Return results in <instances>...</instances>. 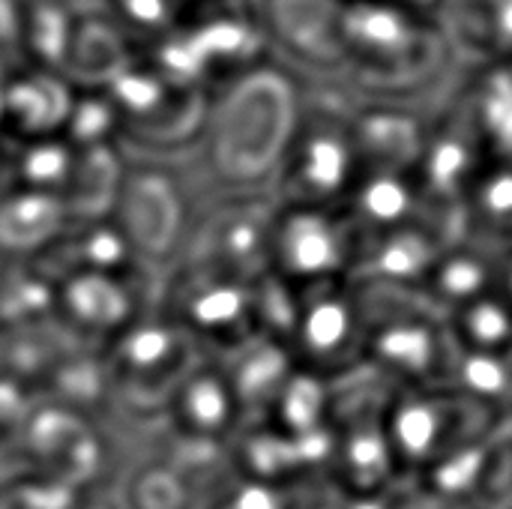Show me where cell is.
<instances>
[{
  "instance_id": "52a82bcc",
  "label": "cell",
  "mask_w": 512,
  "mask_h": 509,
  "mask_svg": "<svg viewBox=\"0 0 512 509\" xmlns=\"http://www.w3.org/2000/svg\"><path fill=\"white\" fill-rule=\"evenodd\" d=\"M294 363L336 381L366 366V309L357 282H330L300 291L297 321L288 336Z\"/></svg>"
},
{
  "instance_id": "30bf717a",
  "label": "cell",
  "mask_w": 512,
  "mask_h": 509,
  "mask_svg": "<svg viewBox=\"0 0 512 509\" xmlns=\"http://www.w3.org/2000/svg\"><path fill=\"white\" fill-rule=\"evenodd\" d=\"M447 243L450 240L420 216L399 228L363 237L351 282L372 285V288L423 291Z\"/></svg>"
},
{
  "instance_id": "2e32d148",
  "label": "cell",
  "mask_w": 512,
  "mask_h": 509,
  "mask_svg": "<svg viewBox=\"0 0 512 509\" xmlns=\"http://www.w3.org/2000/svg\"><path fill=\"white\" fill-rule=\"evenodd\" d=\"M465 234L492 246H512V165L489 159L465 201Z\"/></svg>"
},
{
  "instance_id": "ba28073f",
  "label": "cell",
  "mask_w": 512,
  "mask_h": 509,
  "mask_svg": "<svg viewBox=\"0 0 512 509\" xmlns=\"http://www.w3.org/2000/svg\"><path fill=\"white\" fill-rule=\"evenodd\" d=\"M342 6L345 0H261L267 45L279 48L288 69L306 81L336 84Z\"/></svg>"
},
{
  "instance_id": "7c38bea8",
  "label": "cell",
  "mask_w": 512,
  "mask_h": 509,
  "mask_svg": "<svg viewBox=\"0 0 512 509\" xmlns=\"http://www.w3.org/2000/svg\"><path fill=\"white\" fill-rule=\"evenodd\" d=\"M501 258L504 249L492 246L486 240L477 237H459L453 243L444 246L441 258L435 261L426 285H423V297L444 315H453L456 309H462L465 303L489 294L498 288L501 282Z\"/></svg>"
},
{
  "instance_id": "ffe728a7",
  "label": "cell",
  "mask_w": 512,
  "mask_h": 509,
  "mask_svg": "<svg viewBox=\"0 0 512 509\" xmlns=\"http://www.w3.org/2000/svg\"><path fill=\"white\" fill-rule=\"evenodd\" d=\"M510 432H512V423H510Z\"/></svg>"
},
{
  "instance_id": "9c48e42d",
  "label": "cell",
  "mask_w": 512,
  "mask_h": 509,
  "mask_svg": "<svg viewBox=\"0 0 512 509\" xmlns=\"http://www.w3.org/2000/svg\"><path fill=\"white\" fill-rule=\"evenodd\" d=\"M276 213L279 201L273 192L255 189L234 195L210 222L201 267L243 282H261L264 276H270Z\"/></svg>"
},
{
  "instance_id": "4fadbf2b",
  "label": "cell",
  "mask_w": 512,
  "mask_h": 509,
  "mask_svg": "<svg viewBox=\"0 0 512 509\" xmlns=\"http://www.w3.org/2000/svg\"><path fill=\"white\" fill-rule=\"evenodd\" d=\"M348 216L363 237L399 228L420 216V186L414 171L363 168L348 201Z\"/></svg>"
},
{
  "instance_id": "5bb4252c",
  "label": "cell",
  "mask_w": 512,
  "mask_h": 509,
  "mask_svg": "<svg viewBox=\"0 0 512 509\" xmlns=\"http://www.w3.org/2000/svg\"><path fill=\"white\" fill-rule=\"evenodd\" d=\"M492 159L512 165V60L468 66L456 90Z\"/></svg>"
},
{
  "instance_id": "7a4b0ae2",
  "label": "cell",
  "mask_w": 512,
  "mask_h": 509,
  "mask_svg": "<svg viewBox=\"0 0 512 509\" xmlns=\"http://www.w3.org/2000/svg\"><path fill=\"white\" fill-rule=\"evenodd\" d=\"M306 84L294 69L264 63L234 78L216 123L222 180H231L243 192L276 180L306 102Z\"/></svg>"
},
{
  "instance_id": "5b68a950",
  "label": "cell",
  "mask_w": 512,
  "mask_h": 509,
  "mask_svg": "<svg viewBox=\"0 0 512 509\" xmlns=\"http://www.w3.org/2000/svg\"><path fill=\"white\" fill-rule=\"evenodd\" d=\"M510 426L498 411L453 387H396L387 405V432L405 477L423 474L453 450Z\"/></svg>"
},
{
  "instance_id": "277c9868",
  "label": "cell",
  "mask_w": 512,
  "mask_h": 509,
  "mask_svg": "<svg viewBox=\"0 0 512 509\" xmlns=\"http://www.w3.org/2000/svg\"><path fill=\"white\" fill-rule=\"evenodd\" d=\"M366 363L396 387H447L456 342L447 315L420 291L360 285Z\"/></svg>"
},
{
  "instance_id": "3957f363",
  "label": "cell",
  "mask_w": 512,
  "mask_h": 509,
  "mask_svg": "<svg viewBox=\"0 0 512 509\" xmlns=\"http://www.w3.org/2000/svg\"><path fill=\"white\" fill-rule=\"evenodd\" d=\"M357 177L354 96L339 84L309 81L297 129L273 180V195L279 204L345 207Z\"/></svg>"
},
{
  "instance_id": "8fae6325",
  "label": "cell",
  "mask_w": 512,
  "mask_h": 509,
  "mask_svg": "<svg viewBox=\"0 0 512 509\" xmlns=\"http://www.w3.org/2000/svg\"><path fill=\"white\" fill-rule=\"evenodd\" d=\"M354 132L360 171H417L429 132V114L411 102L354 99Z\"/></svg>"
},
{
  "instance_id": "d6986e66",
  "label": "cell",
  "mask_w": 512,
  "mask_h": 509,
  "mask_svg": "<svg viewBox=\"0 0 512 509\" xmlns=\"http://www.w3.org/2000/svg\"><path fill=\"white\" fill-rule=\"evenodd\" d=\"M498 291H504L512 300V246L504 249V258H501V282H498Z\"/></svg>"
},
{
  "instance_id": "9a60e30c",
  "label": "cell",
  "mask_w": 512,
  "mask_h": 509,
  "mask_svg": "<svg viewBox=\"0 0 512 509\" xmlns=\"http://www.w3.org/2000/svg\"><path fill=\"white\" fill-rule=\"evenodd\" d=\"M441 21L468 66L512 60V0H462Z\"/></svg>"
},
{
  "instance_id": "8992f818",
  "label": "cell",
  "mask_w": 512,
  "mask_h": 509,
  "mask_svg": "<svg viewBox=\"0 0 512 509\" xmlns=\"http://www.w3.org/2000/svg\"><path fill=\"white\" fill-rule=\"evenodd\" d=\"M363 234L345 207L279 204L273 225L270 276L294 291L351 282Z\"/></svg>"
},
{
  "instance_id": "e0dca14e",
  "label": "cell",
  "mask_w": 512,
  "mask_h": 509,
  "mask_svg": "<svg viewBox=\"0 0 512 509\" xmlns=\"http://www.w3.org/2000/svg\"><path fill=\"white\" fill-rule=\"evenodd\" d=\"M447 324L462 351L512 354V300L498 288L447 315Z\"/></svg>"
},
{
  "instance_id": "ac0fdd59",
  "label": "cell",
  "mask_w": 512,
  "mask_h": 509,
  "mask_svg": "<svg viewBox=\"0 0 512 509\" xmlns=\"http://www.w3.org/2000/svg\"><path fill=\"white\" fill-rule=\"evenodd\" d=\"M294 509H348V501H345L342 492L324 486L321 492H315V495H309V498H303V501L297 498V507Z\"/></svg>"
},
{
  "instance_id": "6da1fadb",
  "label": "cell",
  "mask_w": 512,
  "mask_h": 509,
  "mask_svg": "<svg viewBox=\"0 0 512 509\" xmlns=\"http://www.w3.org/2000/svg\"><path fill=\"white\" fill-rule=\"evenodd\" d=\"M465 63L441 18L399 0H345L339 24V78L354 99L420 105Z\"/></svg>"
}]
</instances>
